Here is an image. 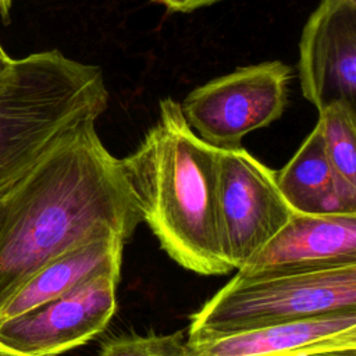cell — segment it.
<instances>
[{"label":"cell","instance_id":"7c38bea8","mask_svg":"<svg viewBox=\"0 0 356 356\" xmlns=\"http://www.w3.org/2000/svg\"><path fill=\"white\" fill-rule=\"evenodd\" d=\"M124 239L106 235L58 256L26 281L0 309V323L47 303L114 261H122Z\"/></svg>","mask_w":356,"mask_h":356},{"label":"cell","instance_id":"9c48e42d","mask_svg":"<svg viewBox=\"0 0 356 356\" xmlns=\"http://www.w3.org/2000/svg\"><path fill=\"white\" fill-rule=\"evenodd\" d=\"M195 356H356V312L188 341Z\"/></svg>","mask_w":356,"mask_h":356},{"label":"cell","instance_id":"5bb4252c","mask_svg":"<svg viewBox=\"0 0 356 356\" xmlns=\"http://www.w3.org/2000/svg\"><path fill=\"white\" fill-rule=\"evenodd\" d=\"M100 356H195L182 332L124 335L106 341Z\"/></svg>","mask_w":356,"mask_h":356},{"label":"cell","instance_id":"277c9868","mask_svg":"<svg viewBox=\"0 0 356 356\" xmlns=\"http://www.w3.org/2000/svg\"><path fill=\"white\" fill-rule=\"evenodd\" d=\"M335 312H356V264L239 273L191 317L188 341Z\"/></svg>","mask_w":356,"mask_h":356},{"label":"cell","instance_id":"7a4b0ae2","mask_svg":"<svg viewBox=\"0 0 356 356\" xmlns=\"http://www.w3.org/2000/svg\"><path fill=\"white\" fill-rule=\"evenodd\" d=\"M143 221L179 266L203 275L232 271L220 228L217 147L202 140L171 97L136 150L121 159Z\"/></svg>","mask_w":356,"mask_h":356},{"label":"cell","instance_id":"4fadbf2b","mask_svg":"<svg viewBox=\"0 0 356 356\" xmlns=\"http://www.w3.org/2000/svg\"><path fill=\"white\" fill-rule=\"evenodd\" d=\"M325 153L335 171L356 185V107L337 103L318 111Z\"/></svg>","mask_w":356,"mask_h":356},{"label":"cell","instance_id":"ac0fdd59","mask_svg":"<svg viewBox=\"0 0 356 356\" xmlns=\"http://www.w3.org/2000/svg\"><path fill=\"white\" fill-rule=\"evenodd\" d=\"M0 356H29V355H24V353H19L17 350H13L10 348H6L3 345H0Z\"/></svg>","mask_w":356,"mask_h":356},{"label":"cell","instance_id":"3957f363","mask_svg":"<svg viewBox=\"0 0 356 356\" xmlns=\"http://www.w3.org/2000/svg\"><path fill=\"white\" fill-rule=\"evenodd\" d=\"M108 104L100 67L60 50L14 58L0 76V195L76 127Z\"/></svg>","mask_w":356,"mask_h":356},{"label":"cell","instance_id":"e0dca14e","mask_svg":"<svg viewBox=\"0 0 356 356\" xmlns=\"http://www.w3.org/2000/svg\"><path fill=\"white\" fill-rule=\"evenodd\" d=\"M13 6V0H0V18L6 22L10 15V10Z\"/></svg>","mask_w":356,"mask_h":356},{"label":"cell","instance_id":"9a60e30c","mask_svg":"<svg viewBox=\"0 0 356 356\" xmlns=\"http://www.w3.org/2000/svg\"><path fill=\"white\" fill-rule=\"evenodd\" d=\"M174 13H191L193 10L211 6L220 0H153Z\"/></svg>","mask_w":356,"mask_h":356},{"label":"cell","instance_id":"52a82bcc","mask_svg":"<svg viewBox=\"0 0 356 356\" xmlns=\"http://www.w3.org/2000/svg\"><path fill=\"white\" fill-rule=\"evenodd\" d=\"M121 261L67 293L0 323V345L29 356H57L99 335L117 307Z\"/></svg>","mask_w":356,"mask_h":356},{"label":"cell","instance_id":"8fae6325","mask_svg":"<svg viewBox=\"0 0 356 356\" xmlns=\"http://www.w3.org/2000/svg\"><path fill=\"white\" fill-rule=\"evenodd\" d=\"M275 179L295 213L356 214V185L332 167L317 124Z\"/></svg>","mask_w":356,"mask_h":356},{"label":"cell","instance_id":"5b68a950","mask_svg":"<svg viewBox=\"0 0 356 356\" xmlns=\"http://www.w3.org/2000/svg\"><path fill=\"white\" fill-rule=\"evenodd\" d=\"M291 79L292 68L280 60L239 67L195 88L181 110L202 140L217 149L236 147L245 135L284 114Z\"/></svg>","mask_w":356,"mask_h":356},{"label":"cell","instance_id":"30bf717a","mask_svg":"<svg viewBox=\"0 0 356 356\" xmlns=\"http://www.w3.org/2000/svg\"><path fill=\"white\" fill-rule=\"evenodd\" d=\"M356 264V214L293 213L239 273L328 268Z\"/></svg>","mask_w":356,"mask_h":356},{"label":"cell","instance_id":"2e32d148","mask_svg":"<svg viewBox=\"0 0 356 356\" xmlns=\"http://www.w3.org/2000/svg\"><path fill=\"white\" fill-rule=\"evenodd\" d=\"M13 60L14 58H11L10 56H8V53L4 50V47L1 46V43H0V76L8 70V67L13 64Z\"/></svg>","mask_w":356,"mask_h":356},{"label":"cell","instance_id":"8992f818","mask_svg":"<svg viewBox=\"0 0 356 356\" xmlns=\"http://www.w3.org/2000/svg\"><path fill=\"white\" fill-rule=\"evenodd\" d=\"M217 199L222 243L232 268L239 270L289 221L275 171L245 147L217 149Z\"/></svg>","mask_w":356,"mask_h":356},{"label":"cell","instance_id":"d6986e66","mask_svg":"<svg viewBox=\"0 0 356 356\" xmlns=\"http://www.w3.org/2000/svg\"><path fill=\"white\" fill-rule=\"evenodd\" d=\"M7 191L0 195V225H1V221H3V217L6 213V206H7Z\"/></svg>","mask_w":356,"mask_h":356},{"label":"cell","instance_id":"6da1fadb","mask_svg":"<svg viewBox=\"0 0 356 356\" xmlns=\"http://www.w3.org/2000/svg\"><path fill=\"white\" fill-rule=\"evenodd\" d=\"M143 221L124 174L88 121L7 191L0 225V309L39 270L89 241H127Z\"/></svg>","mask_w":356,"mask_h":356},{"label":"cell","instance_id":"ba28073f","mask_svg":"<svg viewBox=\"0 0 356 356\" xmlns=\"http://www.w3.org/2000/svg\"><path fill=\"white\" fill-rule=\"evenodd\" d=\"M298 74L317 111L356 107V0H320L302 29Z\"/></svg>","mask_w":356,"mask_h":356}]
</instances>
